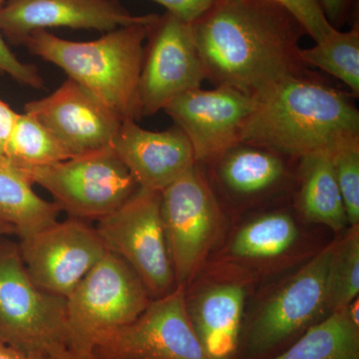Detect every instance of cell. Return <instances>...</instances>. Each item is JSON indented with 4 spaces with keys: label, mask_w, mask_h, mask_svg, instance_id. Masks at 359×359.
<instances>
[{
    "label": "cell",
    "mask_w": 359,
    "mask_h": 359,
    "mask_svg": "<svg viewBox=\"0 0 359 359\" xmlns=\"http://www.w3.org/2000/svg\"><path fill=\"white\" fill-rule=\"evenodd\" d=\"M255 99L240 144L304 158L334 154L359 138V112L351 99L304 75L287 78Z\"/></svg>",
    "instance_id": "7a4b0ae2"
},
{
    "label": "cell",
    "mask_w": 359,
    "mask_h": 359,
    "mask_svg": "<svg viewBox=\"0 0 359 359\" xmlns=\"http://www.w3.org/2000/svg\"><path fill=\"white\" fill-rule=\"evenodd\" d=\"M332 156L320 153L301 158L299 207L309 221L340 231L348 222Z\"/></svg>",
    "instance_id": "d6986e66"
},
{
    "label": "cell",
    "mask_w": 359,
    "mask_h": 359,
    "mask_svg": "<svg viewBox=\"0 0 359 359\" xmlns=\"http://www.w3.org/2000/svg\"><path fill=\"white\" fill-rule=\"evenodd\" d=\"M245 290L235 283L219 285L198 297L190 313L205 351L216 359H230L238 346Z\"/></svg>",
    "instance_id": "e0dca14e"
},
{
    "label": "cell",
    "mask_w": 359,
    "mask_h": 359,
    "mask_svg": "<svg viewBox=\"0 0 359 359\" xmlns=\"http://www.w3.org/2000/svg\"><path fill=\"white\" fill-rule=\"evenodd\" d=\"M0 359H32L20 353L18 349L7 346L4 342L0 341Z\"/></svg>",
    "instance_id": "1f68e13d"
},
{
    "label": "cell",
    "mask_w": 359,
    "mask_h": 359,
    "mask_svg": "<svg viewBox=\"0 0 359 359\" xmlns=\"http://www.w3.org/2000/svg\"><path fill=\"white\" fill-rule=\"evenodd\" d=\"M192 32L205 80L250 97L304 75V28L275 0H218Z\"/></svg>",
    "instance_id": "6da1fadb"
},
{
    "label": "cell",
    "mask_w": 359,
    "mask_h": 359,
    "mask_svg": "<svg viewBox=\"0 0 359 359\" xmlns=\"http://www.w3.org/2000/svg\"><path fill=\"white\" fill-rule=\"evenodd\" d=\"M149 25L123 26L85 42L36 30L25 45L33 55L65 71L122 121H137L141 118L139 82Z\"/></svg>",
    "instance_id": "3957f363"
},
{
    "label": "cell",
    "mask_w": 359,
    "mask_h": 359,
    "mask_svg": "<svg viewBox=\"0 0 359 359\" xmlns=\"http://www.w3.org/2000/svg\"><path fill=\"white\" fill-rule=\"evenodd\" d=\"M0 341L32 359H65L78 348L66 299L30 280L18 247L0 241Z\"/></svg>",
    "instance_id": "277c9868"
},
{
    "label": "cell",
    "mask_w": 359,
    "mask_h": 359,
    "mask_svg": "<svg viewBox=\"0 0 359 359\" xmlns=\"http://www.w3.org/2000/svg\"><path fill=\"white\" fill-rule=\"evenodd\" d=\"M11 233H14L13 229L9 226L8 224L0 221V241L6 237V236L11 235Z\"/></svg>",
    "instance_id": "d6a6232c"
},
{
    "label": "cell",
    "mask_w": 359,
    "mask_h": 359,
    "mask_svg": "<svg viewBox=\"0 0 359 359\" xmlns=\"http://www.w3.org/2000/svg\"><path fill=\"white\" fill-rule=\"evenodd\" d=\"M4 2H6V0H0V9H1L2 7H4Z\"/></svg>",
    "instance_id": "e575fe53"
},
{
    "label": "cell",
    "mask_w": 359,
    "mask_h": 359,
    "mask_svg": "<svg viewBox=\"0 0 359 359\" xmlns=\"http://www.w3.org/2000/svg\"><path fill=\"white\" fill-rule=\"evenodd\" d=\"M356 0H318L328 22L339 29V26L351 16Z\"/></svg>",
    "instance_id": "f546056e"
},
{
    "label": "cell",
    "mask_w": 359,
    "mask_h": 359,
    "mask_svg": "<svg viewBox=\"0 0 359 359\" xmlns=\"http://www.w3.org/2000/svg\"><path fill=\"white\" fill-rule=\"evenodd\" d=\"M73 359H96L95 355L92 353H82Z\"/></svg>",
    "instance_id": "836d02e7"
},
{
    "label": "cell",
    "mask_w": 359,
    "mask_h": 359,
    "mask_svg": "<svg viewBox=\"0 0 359 359\" xmlns=\"http://www.w3.org/2000/svg\"><path fill=\"white\" fill-rule=\"evenodd\" d=\"M157 15H134L117 0H6L0 9V32L11 43L25 44L36 30L69 27L109 32L148 25Z\"/></svg>",
    "instance_id": "4fadbf2b"
},
{
    "label": "cell",
    "mask_w": 359,
    "mask_h": 359,
    "mask_svg": "<svg viewBox=\"0 0 359 359\" xmlns=\"http://www.w3.org/2000/svg\"><path fill=\"white\" fill-rule=\"evenodd\" d=\"M18 250L32 283L65 299L108 252L96 229L76 218L22 238Z\"/></svg>",
    "instance_id": "30bf717a"
},
{
    "label": "cell",
    "mask_w": 359,
    "mask_h": 359,
    "mask_svg": "<svg viewBox=\"0 0 359 359\" xmlns=\"http://www.w3.org/2000/svg\"><path fill=\"white\" fill-rule=\"evenodd\" d=\"M359 292V230L351 226L339 242L334 243L327 283L325 306L330 311L346 308Z\"/></svg>",
    "instance_id": "d4e9b609"
},
{
    "label": "cell",
    "mask_w": 359,
    "mask_h": 359,
    "mask_svg": "<svg viewBox=\"0 0 359 359\" xmlns=\"http://www.w3.org/2000/svg\"><path fill=\"white\" fill-rule=\"evenodd\" d=\"M73 157L69 149L39 120L28 113H20L7 143V163L25 169L47 166Z\"/></svg>",
    "instance_id": "603a6c76"
},
{
    "label": "cell",
    "mask_w": 359,
    "mask_h": 359,
    "mask_svg": "<svg viewBox=\"0 0 359 359\" xmlns=\"http://www.w3.org/2000/svg\"><path fill=\"white\" fill-rule=\"evenodd\" d=\"M299 21L306 34L320 41L334 26L328 22L318 0H275Z\"/></svg>",
    "instance_id": "4316f807"
},
{
    "label": "cell",
    "mask_w": 359,
    "mask_h": 359,
    "mask_svg": "<svg viewBox=\"0 0 359 359\" xmlns=\"http://www.w3.org/2000/svg\"><path fill=\"white\" fill-rule=\"evenodd\" d=\"M20 170L32 184L48 191L59 210L71 218L102 219L126 204L140 189L112 148Z\"/></svg>",
    "instance_id": "5b68a950"
},
{
    "label": "cell",
    "mask_w": 359,
    "mask_h": 359,
    "mask_svg": "<svg viewBox=\"0 0 359 359\" xmlns=\"http://www.w3.org/2000/svg\"><path fill=\"white\" fill-rule=\"evenodd\" d=\"M161 214L175 280L183 285L211 245L218 208L196 166L161 192Z\"/></svg>",
    "instance_id": "8fae6325"
},
{
    "label": "cell",
    "mask_w": 359,
    "mask_h": 359,
    "mask_svg": "<svg viewBox=\"0 0 359 359\" xmlns=\"http://www.w3.org/2000/svg\"><path fill=\"white\" fill-rule=\"evenodd\" d=\"M332 248L334 244L318 252L264 306L248 337L250 353H264L280 346L327 308Z\"/></svg>",
    "instance_id": "9a60e30c"
},
{
    "label": "cell",
    "mask_w": 359,
    "mask_h": 359,
    "mask_svg": "<svg viewBox=\"0 0 359 359\" xmlns=\"http://www.w3.org/2000/svg\"><path fill=\"white\" fill-rule=\"evenodd\" d=\"M147 39L139 82L141 117L156 114L205 80L192 25L166 13L149 25Z\"/></svg>",
    "instance_id": "9c48e42d"
},
{
    "label": "cell",
    "mask_w": 359,
    "mask_h": 359,
    "mask_svg": "<svg viewBox=\"0 0 359 359\" xmlns=\"http://www.w3.org/2000/svg\"><path fill=\"white\" fill-rule=\"evenodd\" d=\"M0 74L8 75L18 83L34 89H44L43 79L34 65H26L16 57L0 32Z\"/></svg>",
    "instance_id": "83f0119b"
},
{
    "label": "cell",
    "mask_w": 359,
    "mask_h": 359,
    "mask_svg": "<svg viewBox=\"0 0 359 359\" xmlns=\"http://www.w3.org/2000/svg\"><path fill=\"white\" fill-rule=\"evenodd\" d=\"M221 157L222 179L230 190L240 195L263 192L285 176V163L268 149L238 144Z\"/></svg>",
    "instance_id": "44dd1931"
},
{
    "label": "cell",
    "mask_w": 359,
    "mask_h": 359,
    "mask_svg": "<svg viewBox=\"0 0 359 359\" xmlns=\"http://www.w3.org/2000/svg\"><path fill=\"white\" fill-rule=\"evenodd\" d=\"M25 112L39 120L74 156L112 148L123 122L69 78L50 95L26 103Z\"/></svg>",
    "instance_id": "5bb4252c"
},
{
    "label": "cell",
    "mask_w": 359,
    "mask_h": 359,
    "mask_svg": "<svg viewBox=\"0 0 359 359\" xmlns=\"http://www.w3.org/2000/svg\"><path fill=\"white\" fill-rule=\"evenodd\" d=\"M299 56L302 65L325 71L359 95L358 21L347 32L332 28L311 48H299Z\"/></svg>",
    "instance_id": "7402d4cb"
},
{
    "label": "cell",
    "mask_w": 359,
    "mask_h": 359,
    "mask_svg": "<svg viewBox=\"0 0 359 359\" xmlns=\"http://www.w3.org/2000/svg\"><path fill=\"white\" fill-rule=\"evenodd\" d=\"M164 6L175 18L193 25L205 15L218 0H152Z\"/></svg>",
    "instance_id": "f1b7e54d"
},
{
    "label": "cell",
    "mask_w": 359,
    "mask_h": 359,
    "mask_svg": "<svg viewBox=\"0 0 359 359\" xmlns=\"http://www.w3.org/2000/svg\"><path fill=\"white\" fill-rule=\"evenodd\" d=\"M33 184L18 168L0 162V221L22 238L57 222L60 212L54 202L42 199Z\"/></svg>",
    "instance_id": "ac0fdd59"
},
{
    "label": "cell",
    "mask_w": 359,
    "mask_h": 359,
    "mask_svg": "<svg viewBox=\"0 0 359 359\" xmlns=\"http://www.w3.org/2000/svg\"><path fill=\"white\" fill-rule=\"evenodd\" d=\"M96 359H216L193 327L183 285L151 301L133 321L102 335Z\"/></svg>",
    "instance_id": "52a82bcc"
},
{
    "label": "cell",
    "mask_w": 359,
    "mask_h": 359,
    "mask_svg": "<svg viewBox=\"0 0 359 359\" xmlns=\"http://www.w3.org/2000/svg\"><path fill=\"white\" fill-rule=\"evenodd\" d=\"M98 223L96 231L106 249L131 266L150 295L160 297L171 292L176 280L161 214V193L139 189L126 204Z\"/></svg>",
    "instance_id": "ba28073f"
},
{
    "label": "cell",
    "mask_w": 359,
    "mask_h": 359,
    "mask_svg": "<svg viewBox=\"0 0 359 359\" xmlns=\"http://www.w3.org/2000/svg\"><path fill=\"white\" fill-rule=\"evenodd\" d=\"M347 306L332 311L273 359H359V325L351 320Z\"/></svg>",
    "instance_id": "ffe728a7"
},
{
    "label": "cell",
    "mask_w": 359,
    "mask_h": 359,
    "mask_svg": "<svg viewBox=\"0 0 359 359\" xmlns=\"http://www.w3.org/2000/svg\"><path fill=\"white\" fill-rule=\"evenodd\" d=\"M150 302L131 266L108 250L66 297L68 325L78 348L93 353L97 340L136 320Z\"/></svg>",
    "instance_id": "8992f818"
},
{
    "label": "cell",
    "mask_w": 359,
    "mask_h": 359,
    "mask_svg": "<svg viewBox=\"0 0 359 359\" xmlns=\"http://www.w3.org/2000/svg\"><path fill=\"white\" fill-rule=\"evenodd\" d=\"M20 113L15 112L6 102L0 98V162H6L7 143L13 133Z\"/></svg>",
    "instance_id": "4dcf8cb0"
},
{
    "label": "cell",
    "mask_w": 359,
    "mask_h": 359,
    "mask_svg": "<svg viewBox=\"0 0 359 359\" xmlns=\"http://www.w3.org/2000/svg\"><path fill=\"white\" fill-rule=\"evenodd\" d=\"M256 99L229 86L190 90L163 109L192 146L196 162L221 157L240 144Z\"/></svg>",
    "instance_id": "7c38bea8"
},
{
    "label": "cell",
    "mask_w": 359,
    "mask_h": 359,
    "mask_svg": "<svg viewBox=\"0 0 359 359\" xmlns=\"http://www.w3.org/2000/svg\"><path fill=\"white\" fill-rule=\"evenodd\" d=\"M112 149L139 188L149 192H162L197 163L190 141L176 125L155 132L142 128L135 120H126Z\"/></svg>",
    "instance_id": "2e32d148"
},
{
    "label": "cell",
    "mask_w": 359,
    "mask_h": 359,
    "mask_svg": "<svg viewBox=\"0 0 359 359\" xmlns=\"http://www.w3.org/2000/svg\"><path fill=\"white\" fill-rule=\"evenodd\" d=\"M297 236V224L289 215H264L238 231L231 250L245 259L278 257L294 244Z\"/></svg>",
    "instance_id": "cb8c5ba5"
},
{
    "label": "cell",
    "mask_w": 359,
    "mask_h": 359,
    "mask_svg": "<svg viewBox=\"0 0 359 359\" xmlns=\"http://www.w3.org/2000/svg\"><path fill=\"white\" fill-rule=\"evenodd\" d=\"M335 178L351 226L359 224V138L342 144L332 156Z\"/></svg>",
    "instance_id": "484cf974"
}]
</instances>
